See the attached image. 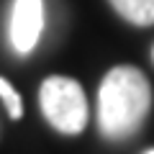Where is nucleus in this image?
Here are the masks:
<instances>
[{
  "instance_id": "20e7f679",
  "label": "nucleus",
  "mask_w": 154,
  "mask_h": 154,
  "mask_svg": "<svg viewBox=\"0 0 154 154\" xmlns=\"http://www.w3.org/2000/svg\"><path fill=\"white\" fill-rule=\"evenodd\" d=\"M118 16L134 26H152L154 23V0H110Z\"/></svg>"
},
{
  "instance_id": "39448f33",
  "label": "nucleus",
  "mask_w": 154,
  "mask_h": 154,
  "mask_svg": "<svg viewBox=\"0 0 154 154\" xmlns=\"http://www.w3.org/2000/svg\"><path fill=\"white\" fill-rule=\"evenodd\" d=\"M0 98L5 100V105H8V113H11V118L13 121H18L23 116V105H21V98H18V93H16V88H13L8 80H3L0 77Z\"/></svg>"
},
{
  "instance_id": "f03ea898",
  "label": "nucleus",
  "mask_w": 154,
  "mask_h": 154,
  "mask_svg": "<svg viewBox=\"0 0 154 154\" xmlns=\"http://www.w3.org/2000/svg\"><path fill=\"white\" fill-rule=\"evenodd\" d=\"M38 103L44 118L62 134H80L88 123V100L80 82L72 77H46L38 90Z\"/></svg>"
},
{
  "instance_id": "f257e3e1",
  "label": "nucleus",
  "mask_w": 154,
  "mask_h": 154,
  "mask_svg": "<svg viewBox=\"0 0 154 154\" xmlns=\"http://www.w3.org/2000/svg\"><path fill=\"white\" fill-rule=\"evenodd\" d=\"M152 108L149 80L136 67H113L98 93V123L105 139H128Z\"/></svg>"
},
{
  "instance_id": "7ed1b4c3",
  "label": "nucleus",
  "mask_w": 154,
  "mask_h": 154,
  "mask_svg": "<svg viewBox=\"0 0 154 154\" xmlns=\"http://www.w3.org/2000/svg\"><path fill=\"white\" fill-rule=\"evenodd\" d=\"M44 28L41 0H16L11 11V44L18 54H28L36 46Z\"/></svg>"
},
{
  "instance_id": "423d86ee",
  "label": "nucleus",
  "mask_w": 154,
  "mask_h": 154,
  "mask_svg": "<svg viewBox=\"0 0 154 154\" xmlns=\"http://www.w3.org/2000/svg\"><path fill=\"white\" fill-rule=\"evenodd\" d=\"M144 154H154V149H149V152H144Z\"/></svg>"
}]
</instances>
